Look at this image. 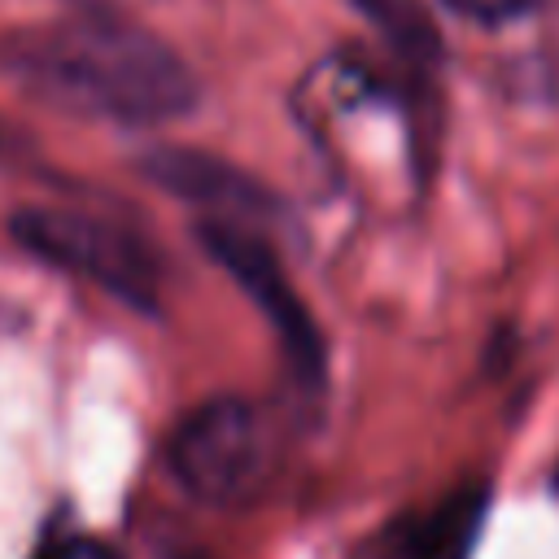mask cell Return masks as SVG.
Returning <instances> with one entry per match:
<instances>
[{
    "instance_id": "cell-1",
    "label": "cell",
    "mask_w": 559,
    "mask_h": 559,
    "mask_svg": "<svg viewBox=\"0 0 559 559\" xmlns=\"http://www.w3.org/2000/svg\"><path fill=\"white\" fill-rule=\"evenodd\" d=\"M0 74L57 109L122 127H162L197 109L188 61L144 26L105 13L0 35Z\"/></svg>"
},
{
    "instance_id": "cell-2",
    "label": "cell",
    "mask_w": 559,
    "mask_h": 559,
    "mask_svg": "<svg viewBox=\"0 0 559 559\" xmlns=\"http://www.w3.org/2000/svg\"><path fill=\"white\" fill-rule=\"evenodd\" d=\"M9 231L26 253H35L79 280H92L96 288H105L109 297H118L144 314L157 310V297H162L157 262L118 223L79 214V210L31 205L9 218Z\"/></svg>"
},
{
    "instance_id": "cell-3",
    "label": "cell",
    "mask_w": 559,
    "mask_h": 559,
    "mask_svg": "<svg viewBox=\"0 0 559 559\" xmlns=\"http://www.w3.org/2000/svg\"><path fill=\"white\" fill-rule=\"evenodd\" d=\"M170 476L210 507H236L258 493L271 445L262 415L240 397H210L192 406L166 445Z\"/></svg>"
},
{
    "instance_id": "cell-4",
    "label": "cell",
    "mask_w": 559,
    "mask_h": 559,
    "mask_svg": "<svg viewBox=\"0 0 559 559\" xmlns=\"http://www.w3.org/2000/svg\"><path fill=\"white\" fill-rule=\"evenodd\" d=\"M192 236L205 249V258L223 266L236 280V288L258 306V314L271 323L293 376L319 389L328 371V349H323L319 323L310 319V306L288 284V271L275 258V249L249 223H231V218H197Z\"/></svg>"
},
{
    "instance_id": "cell-5",
    "label": "cell",
    "mask_w": 559,
    "mask_h": 559,
    "mask_svg": "<svg viewBox=\"0 0 559 559\" xmlns=\"http://www.w3.org/2000/svg\"><path fill=\"white\" fill-rule=\"evenodd\" d=\"M140 170L148 183L166 188L170 197L201 205V218H231V223H258L275 214V197L249 179L240 166H231L218 153L201 148H179V144H157L140 157Z\"/></svg>"
},
{
    "instance_id": "cell-6",
    "label": "cell",
    "mask_w": 559,
    "mask_h": 559,
    "mask_svg": "<svg viewBox=\"0 0 559 559\" xmlns=\"http://www.w3.org/2000/svg\"><path fill=\"white\" fill-rule=\"evenodd\" d=\"M489 515V489L485 485H463L450 498L437 502V511L411 528L406 537V559H472L476 537Z\"/></svg>"
},
{
    "instance_id": "cell-7",
    "label": "cell",
    "mask_w": 559,
    "mask_h": 559,
    "mask_svg": "<svg viewBox=\"0 0 559 559\" xmlns=\"http://www.w3.org/2000/svg\"><path fill=\"white\" fill-rule=\"evenodd\" d=\"M354 4L406 66L428 70L441 61V31L424 0H354Z\"/></svg>"
},
{
    "instance_id": "cell-8",
    "label": "cell",
    "mask_w": 559,
    "mask_h": 559,
    "mask_svg": "<svg viewBox=\"0 0 559 559\" xmlns=\"http://www.w3.org/2000/svg\"><path fill=\"white\" fill-rule=\"evenodd\" d=\"M445 4L476 22H507V17H520L524 9H533V0H445Z\"/></svg>"
},
{
    "instance_id": "cell-9",
    "label": "cell",
    "mask_w": 559,
    "mask_h": 559,
    "mask_svg": "<svg viewBox=\"0 0 559 559\" xmlns=\"http://www.w3.org/2000/svg\"><path fill=\"white\" fill-rule=\"evenodd\" d=\"M35 559H114V550H109L105 542H96V537L74 533V537H57V542H48Z\"/></svg>"
}]
</instances>
